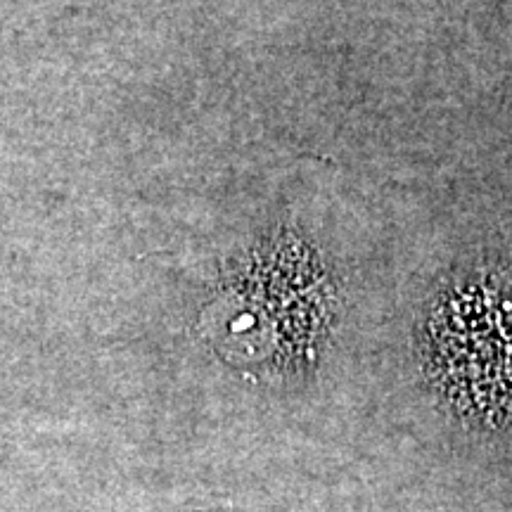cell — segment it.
Instances as JSON below:
<instances>
[{
	"label": "cell",
	"mask_w": 512,
	"mask_h": 512,
	"mask_svg": "<svg viewBox=\"0 0 512 512\" xmlns=\"http://www.w3.org/2000/svg\"><path fill=\"white\" fill-rule=\"evenodd\" d=\"M427 342L432 377L460 413L512 425V268L477 275L446 294Z\"/></svg>",
	"instance_id": "6da1fadb"
},
{
	"label": "cell",
	"mask_w": 512,
	"mask_h": 512,
	"mask_svg": "<svg viewBox=\"0 0 512 512\" xmlns=\"http://www.w3.org/2000/svg\"><path fill=\"white\" fill-rule=\"evenodd\" d=\"M271 259L254 264L249 275L242 273L230 297L233 316L223 325L242 347L261 332L285 351L287 337L292 356H299V351H309L323 328V283L306 256L275 252Z\"/></svg>",
	"instance_id": "7a4b0ae2"
}]
</instances>
